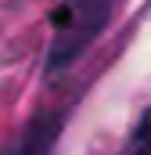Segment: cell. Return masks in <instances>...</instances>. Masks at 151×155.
<instances>
[{
  "label": "cell",
  "mask_w": 151,
  "mask_h": 155,
  "mask_svg": "<svg viewBox=\"0 0 151 155\" xmlns=\"http://www.w3.org/2000/svg\"><path fill=\"white\" fill-rule=\"evenodd\" d=\"M119 0H58L50 18V51L47 69H65L97 40V33L108 25Z\"/></svg>",
  "instance_id": "obj_1"
},
{
  "label": "cell",
  "mask_w": 151,
  "mask_h": 155,
  "mask_svg": "<svg viewBox=\"0 0 151 155\" xmlns=\"http://www.w3.org/2000/svg\"><path fill=\"white\" fill-rule=\"evenodd\" d=\"M119 155H151V108L140 116V123L133 126V134H130L126 148H122Z\"/></svg>",
  "instance_id": "obj_2"
}]
</instances>
